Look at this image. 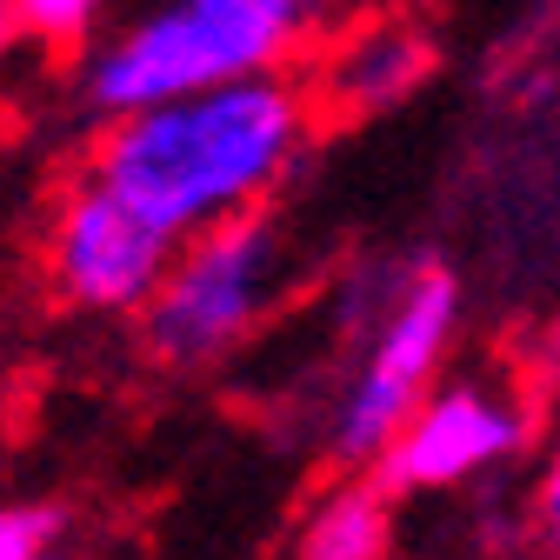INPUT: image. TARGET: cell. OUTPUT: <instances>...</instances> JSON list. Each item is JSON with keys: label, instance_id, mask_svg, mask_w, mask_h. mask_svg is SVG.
Wrapping results in <instances>:
<instances>
[{"label": "cell", "instance_id": "cell-1", "mask_svg": "<svg viewBox=\"0 0 560 560\" xmlns=\"http://www.w3.org/2000/svg\"><path fill=\"white\" fill-rule=\"evenodd\" d=\"M307 140L314 94L294 81V67H280L101 120L88 180L120 194L161 234L194 241L234 214H254L307 161Z\"/></svg>", "mask_w": 560, "mask_h": 560}, {"label": "cell", "instance_id": "cell-2", "mask_svg": "<svg viewBox=\"0 0 560 560\" xmlns=\"http://www.w3.org/2000/svg\"><path fill=\"white\" fill-rule=\"evenodd\" d=\"M320 0H140L101 40H81L74 101L101 120L174 94L280 74L320 40Z\"/></svg>", "mask_w": 560, "mask_h": 560}, {"label": "cell", "instance_id": "cell-3", "mask_svg": "<svg viewBox=\"0 0 560 560\" xmlns=\"http://www.w3.org/2000/svg\"><path fill=\"white\" fill-rule=\"evenodd\" d=\"M273 267H280V241H273V221L260 207L180 241L167 280L148 301V347L167 368L221 361L228 347L267 314Z\"/></svg>", "mask_w": 560, "mask_h": 560}, {"label": "cell", "instance_id": "cell-4", "mask_svg": "<svg viewBox=\"0 0 560 560\" xmlns=\"http://www.w3.org/2000/svg\"><path fill=\"white\" fill-rule=\"evenodd\" d=\"M454 334H460V280L447 267H420L407 273L400 301L387 307V320L368 340V361L354 374L334 420V454L340 460H381L387 441L413 420V407L441 387V368L454 354Z\"/></svg>", "mask_w": 560, "mask_h": 560}, {"label": "cell", "instance_id": "cell-5", "mask_svg": "<svg viewBox=\"0 0 560 560\" xmlns=\"http://www.w3.org/2000/svg\"><path fill=\"white\" fill-rule=\"evenodd\" d=\"M180 241L161 234L148 214H133L120 194H107L101 180H81L60 200L54 221V280L74 307L94 314H133L148 307L154 288L167 280Z\"/></svg>", "mask_w": 560, "mask_h": 560}, {"label": "cell", "instance_id": "cell-6", "mask_svg": "<svg viewBox=\"0 0 560 560\" xmlns=\"http://www.w3.org/2000/svg\"><path fill=\"white\" fill-rule=\"evenodd\" d=\"M521 441H527V407L508 387L454 381V387H434L413 407V420L387 441V454L374 467H381L387 494H407V487H460L487 467L514 460Z\"/></svg>", "mask_w": 560, "mask_h": 560}, {"label": "cell", "instance_id": "cell-7", "mask_svg": "<svg viewBox=\"0 0 560 560\" xmlns=\"http://www.w3.org/2000/svg\"><path fill=\"white\" fill-rule=\"evenodd\" d=\"M428 74H434V47L413 21H368L334 40L320 67V101H334L340 114H387L413 101Z\"/></svg>", "mask_w": 560, "mask_h": 560}, {"label": "cell", "instance_id": "cell-8", "mask_svg": "<svg viewBox=\"0 0 560 560\" xmlns=\"http://www.w3.org/2000/svg\"><path fill=\"white\" fill-rule=\"evenodd\" d=\"M387 553V487L381 480H354L307 514L301 534V560H381Z\"/></svg>", "mask_w": 560, "mask_h": 560}, {"label": "cell", "instance_id": "cell-9", "mask_svg": "<svg viewBox=\"0 0 560 560\" xmlns=\"http://www.w3.org/2000/svg\"><path fill=\"white\" fill-rule=\"evenodd\" d=\"M8 8H14V27H27L34 40L81 47V40H94V21L114 0H8Z\"/></svg>", "mask_w": 560, "mask_h": 560}, {"label": "cell", "instance_id": "cell-10", "mask_svg": "<svg viewBox=\"0 0 560 560\" xmlns=\"http://www.w3.org/2000/svg\"><path fill=\"white\" fill-rule=\"evenodd\" d=\"M60 527V508H0V560H47Z\"/></svg>", "mask_w": 560, "mask_h": 560}, {"label": "cell", "instance_id": "cell-11", "mask_svg": "<svg viewBox=\"0 0 560 560\" xmlns=\"http://www.w3.org/2000/svg\"><path fill=\"white\" fill-rule=\"evenodd\" d=\"M534 508H540L547 540H560V441L547 447V467H540V487H534Z\"/></svg>", "mask_w": 560, "mask_h": 560}, {"label": "cell", "instance_id": "cell-12", "mask_svg": "<svg viewBox=\"0 0 560 560\" xmlns=\"http://www.w3.org/2000/svg\"><path fill=\"white\" fill-rule=\"evenodd\" d=\"M8 27H14V8H8V0H0V47H8Z\"/></svg>", "mask_w": 560, "mask_h": 560}, {"label": "cell", "instance_id": "cell-13", "mask_svg": "<svg viewBox=\"0 0 560 560\" xmlns=\"http://www.w3.org/2000/svg\"><path fill=\"white\" fill-rule=\"evenodd\" d=\"M47 560H54V553H47Z\"/></svg>", "mask_w": 560, "mask_h": 560}]
</instances>
